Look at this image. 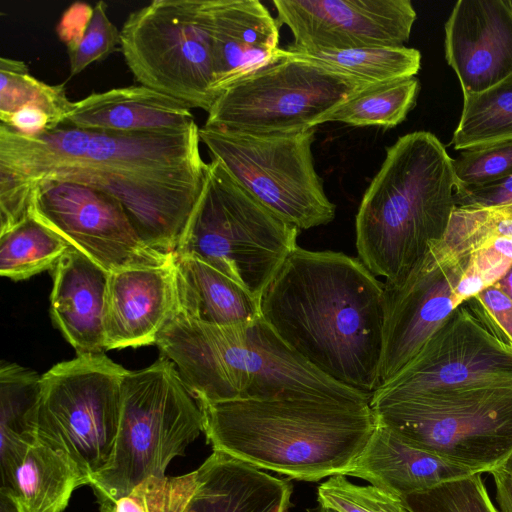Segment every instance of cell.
<instances>
[{"instance_id": "9a60e30c", "label": "cell", "mask_w": 512, "mask_h": 512, "mask_svg": "<svg viewBox=\"0 0 512 512\" xmlns=\"http://www.w3.org/2000/svg\"><path fill=\"white\" fill-rule=\"evenodd\" d=\"M29 215L109 273L161 266L174 256L149 247L115 197L82 183H38L30 191Z\"/></svg>"}, {"instance_id": "7bdbcfd3", "label": "cell", "mask_w": 512, "mask_h": 512, "mask_svg": "<svg viewBox=\"0 0 512 512\" xmlns=\"http://www.w3.org/2000/svg\"><path fill=\"white\" fill-rule=\"evenodd\" d=\"M500 467L512 475V452L508 455Z\"/></svg>"}, {"instance_id": "83f0119b", "label": "cell", "mask_w": 512, "mask_h": 512, "mask_svg": "<svg viewBox=\"0 0 512 512\" xmlns=\"http://www.w3.org/2000/svg\"><path fill=\"white\" fill-rule=\"evenodd\" d=\"M419 90L420 83L415 76L369 84L323 118L321 124L395 127L415 106Z\"/></svg>"}, {"instance_id": "7402d4cb", "label": "cell", "mask_w": 512, "mask_h": 512, "mask_svg": "<svg viewBox=\"0 0 512 512\" xmlns=\"http://www.w3.org/2000/svg\"><path fill=\"white\" fill-rule=\"evenodd\" d=\"M191 108L144 85L91 93L73 102L63 125L123 133H168L195 123Z\"/></svg>"}, {"instance_id": "7c38bea8", "label": "cell", "mask_w": 512, "mask_h": 512, "mask_svg": "<svg viewBox=\"0 0 512 512\" xmlns=\"http://www.w3.org/2000/svg\"><path fill=\"white\" fill-rule=\"evenodd\" d=\"M120 47L140 85L206 112L217 99L207 0H154L132 11Z\"/></svg>"}, {"instance_id": "603a6c76", "label": "cell", "mask_w": 512, "mask_h": 512, "mask_svg": "<svg viewBox=\"0 0 512 512\" xmlns=\"http://www.w3.org/2000/svg\"><path fill=\"white\" fill-rule=\"evenodd\" d=\"M195 490L183 512H286L293 486L226 453L196 469Z\"/></svg>"}, {"instance_id": "ac0fdd59", "label": "cell", "mask_w": 512, "mask_h": 512, "mask_svg": "<svg viewBox=\"0 0 512 512\" xmlns=\"http://www.w3.org/2000/svg\"><path fill=\"white\" fill-rule=\"evenodd\" d=\"M178 313L174 260L161 266L109 273L105 312V350L156 344Z\"/></svg>"}, {"instance_id": "5bb4252c", "label": "cell", "mask_w": 512, "mask_h": 512, "mask_svg": "<svg viewBox=\"0 0 512 512\" xmlns=\"http://www.w3.org/2000/svg\"><path fill=\"white\" fill-rule=\"evenodd\" d=\"M482 387H512V348L493 336L463 303L402 370L373 392L370 406Z\"/></svg>"}, {"instance_id": "277c9868", "label": "cell", "mask_w": 512, "mask_h": 512, "mask_svg": "<svg viewBox=\"0 0 512 512\" xmlns=\"http://www.w3.org/2000/svg\"><path fill=\"white\" fill-rule=\"evenodd\" d=\"M156 345L196 401L314 398L370 404L371 394L343 385L305 361L261 317L212 325L175 317Z\"/></svg>"}, {"instance_id": "60d3db41", "label": "cell", "mask_w": 512, "mask_h": 512, "mask_svg": "<svg viewBox=\"0 0 512 512\" xmlns=\"http://www.w3.org/2000/svg\"><path fill=\"white\" fill-rule=\"evenodd\" d=\"M0 512H20L15 501L8 494L0 491Z\"/></svg>"}, {"instance_id": "cb8c5ba5", "label": "cell", "mask_w": 512, "mask_h": 512, "mask_svg": "<svg viewBox=\"0 0 512 512\" xmlns=\"http://www.w3.org/2000/svg\"><path fill=\"white\" fill-rule=\"evenodd\" d=\"M178 313L226 326L260 319V300L216 268L192 256H173Z\"/></svg>"}, {"instance_id": "ba28073f", "label": "cell", "mask_w": 512, "mask_h": 512, "mask_svg": "<svg viewBox=\"0 0 512 512\" xmlns=\"http://www.w3.org/2000/svg\"><path fill=\"white\" fill-rule=\"evenodd\" d=\"M203 432V415L175 365L165 357L122 381L121 415L109 463L90 485L112 502L145 479L165 476L175 457Z\"/></svg>"}, {"instance_id": "8992f818", "label": "cell", "mask_w": 512, "mask_h": 512, "mask_svg": "<svg viewBox=\"0 0 512 512\" xmlns=\"http://www.w3.org/2000/svg\"><path fill=\"white\" fill-rule=\"evenodd\" d=\"M486 235L466 210L456 207L443 238L400 285L384 283L380 386L402 370L448 316L495 283L505 267L479 251Z\"/></svg>"}, {"instance_id": "ab89813d", "label": "cell", "mask_w": 512, "mask_h": 512, "mask_svg": "<svg viewBox=\"0 0 512 512\" xmlns=\"http://www.w3.org/2000/svg\"><path fill=\"white\" fill-rule=\"evenodd\" d=\"M494 284L512 300V264Z\"/></svg>"}, {"instance_id": "e575fe53", "label": "cell", "mask_w": 512, "mask_h": 512, "mask_svg": "<svg viewBox=\"0 0 512 512\" xmlns=\"http://www.w3.org/2000/svg\"><path fill=\"white\" fill-rule=\"evenodd\" d=\"M119 44L120 31L109 20L106 3L98 1L79 39L67 47L70 76L81 73L93 62L105 59Z\"/></svg>"}, {"instance_id": "f1b7e54d", "label": "cell", "mask_w": 512, "mask_h": 512, "mask_svg": "<svg viewBox=\"0 0 512 512\" xmlns=\"http://www.w3.org/2000/svg\"><path fill=\"white\" fill-rule=\"evenodd\" d=\"M289 52L368 84L413 77L421 67L420 51L406 46H374L336 51Z\"/></svg>"}, {"instance_id": "d590c367", "label": "cell", "mask_w": 512, "mask_h": 512, "mask_svg": "<svg viewBox=\"0 0 512 512\" xmlns=\"http://www.w3.org/2000/svg\"><path fill=\"white\" fill-rule=\"evenodd\" d=\"M458 185L482 187L512 176V141L464 150L454 159Z\"/></svg>"}, {"instance_id": "d6986e66", "label": "cell", "mask_w": 512, "mask_h": 512, "mask_svg": "<svg viewBox=\"0 0 512 512\" xmlns=\"http://www.w3.org/2000/svg\"><path fill=\"white\" fill-rule=\"evenodd\" d=\"M218 97L243 77L281 59L279 23L258 0H207Z\"/></svg>"}, {"instance_id": "8fae6325", "label": "cell", "mask_w": 512, "mask_h": 512, "mask_svg": "<svg viewBox=\"0 0 512 512\" xmlns=\"http://www.w3.org/2000/svg\"><path fill=\"white\" fill-rule=\"evenodd\" d=\"M367 85L283 49L281 59L224 90L204 126L260 135L303 132Z\"/></svg>"}, {"instance_id": "ffe728a7", "label": "cell", "mask_w": 512, "mask_h": 512, "mask_svg": "<svg viewBox=\"0 0 512 512\" xmlns=\"http://www.w3.org/2000/svg\"><path fill=\"white\" fill-rule=\"evenodd\" d=\"M109 272L70 247L52 269L50 313L77 355L104 352Z\"/></svg>"}, {"instance_id": "2e32d148", "label": "cell", "mask_w": 512, "mask_h": 512, "mask_svg": "<svg viewBox=\"0 0 512 512\" xmlns=\"http://www.w3.org/2000/svg\"><path fill=\"white\" fill-rule=\"evenodd\" d=\"M273 5L279 25L293 35L285 49L295 52L401 47L417 19L410 0H273Z\"/></svg>"}, {"instance_id": "44dd1931", "label": "cell", "mask_w": 512, "mask_h": 512, "mask_svg": "<svg viewBox=\"0 0 512 512\" xmlns=\"http://www.w3.org/2000/svg\"><path fill=\"white\" fill-rule=\"evenodd\" d=\"M475 472L416 448L376 418L374 430L345 476L362 478L404 498Z\"/></svg>"}, {"instance_id": "5b68a950", "label": "cell", "mask_w": 512, "mask_h": 512, "mask_svg": "<svg viewBox=\"0 0 512 512\" xmlns=\"http://www.w3.org/2000/svg\"><path fill=\"white\" fill-rule=\"evenodd\" d=\"M454 159L431 132L405 134L384 161L356 215L359 260L385 284H402L440 241L456 208Z\"/></svg>"}, {"instance_id": "74e56055", "label": "cell", "mask_w": 512, "mask_h": 512, "mask_svg": "<svg viewBox=\"0 0 512 512\" xmlns=\"http://www.w3.org/2000/svg\"><path fill=\"white\" fill-rule=\"evenodd\" d=\"M455 203L461 207H503L512 210V176L482 187L457 184Z\"/></svg>"}, {"instance_id": "6da1fadb", "label": "cell", "mask_w": 512, "mask_h": 512, "mask_svg": "<svg viewBox=\"0 0 512 512\" xmlns=\"http://www.w3.org/2000/svg\"><path fill=\"white\" fill-rule=\"evenodd\" d=\"M199 127L123 133L61 125L29 135L0 123V234L29 216L43 181L82 183L121 202L142 240L174 255L203 186Z\"/></svg>"}, {"instance_id": "f546056e", "label": "cell", "mask_w": 512, "mask_h": 512, "mask_svg": "<svg viewBox=\"0 0 512 512\" xmlns=\"http://www.w3.org/2000/svg\"><path fill=\"white\" fill-rule=\"evenodd\" d=\"M70 245L29 215L0 234V275L13 281L53 269Z\"/></svg>"}, {"instance_id": "b9f144b4", "label": "cell", "mask_w": 512, "mask_h": 512, "mask_svg": "<svg viewBox=\"0 0 512 512\" xmlns=\"http://www.w3.org/2000/svg\"><path fill=\"white\" fill-rule=\"evenodd\" d=\"M101 512H114L112 503L108 499H98Z\"/></svg>"}, {"instance_id": "d4e9b609", "label": "cell", "mask_w": 512, "mask_h": 512, "mask_svg": "<svg viewBox=\"0 0 512 512\" xmlns=\"http://www.w3.org/2000/svg\"><path fill=\"white\" fill-rule=\"evenodd\" d=\"M87 484L65 457L36 440L0 491L12 497L20 512H62L73 491Z\"/></svg>"}, {"instance_id": "836d02e7", "label": "cell", "mask_w": 512, "mask_h": 512, "mask_svg": "<svg viewBox=\"0 0 512 512\" xmlns=\"http://www.w3.org/2000/svg\"><path fill=\"white\" fill-rule=\"evenodd\" d=\"M318 503L338 512H410L402 498L373 485H356L340 474L318 487Z\"/></svg>"}, {"instance_id": "484cf974", "label": "cell", "mask_w": 512, "mask_h": 512, "mask_svg": "<svg viewBox=\"0 0 512 512\" xmlns=\"http://www.w3.org/2000/svg\"><path fill=\"white\" fill-rule=\"evenodd\" d=\"M41 376L16 363L0 365L1 480L6 486L28 447L36 439Z\"/></svg>"}, {"instance_id": "4fadbf2b", "label": "cell", "mask_w": 512, "mask_h": 512, "mask_svg": "<svg viewBox=\"0 0 512 512\" xmlns=\"http://www.w3.org/2000/svg\"><path fill=\"white\" fill-rule=\"evenodd\" d=\"M316 129L289 134H250L199 128L200 140L262 204L298 229L330 223L336 212L316 171Z\"/></svg>"}, {"instance_id": "52a82bcc", "label": "cell", "mask_w": 512, "mask_h": 512, "mask_svg": "<svg viewBox=\"0 0 512 512\" xmlns=\"http://www.w3.org/2000/svg\"><path fill=\"white\" fill-rule=\"evenodd\" d=\"M298 230L246 190L220 160L211 158L175 255L200 259L261 300L298 247Z\"/></svg>"}, {"instance_id": "4dcf8cb0", "label": "cell", "mask_w": 512, "mask_h": 512, "mask_svg": "<svg viewBox=\"0 0 512 512\" xmlns=\"http://www.w3.org/2000/svg\"><path fill=\"white\" fill-rule=\"evenodd\" d=\"M23 107L46 112L56 127L63 125L73 107L63 85H49L30 74L20 60L0 58V121Z\"/></svg>"}, {"instance_id": "7a4b0ae2", "label": "cell", "mask_w": 512, "mask_h": 512, "mask_svg": "<svg viewBox=\"0 0 512 512\" xmlns=\"http://www.w3.org/2000/svg\"><path fill=\"white\" fill-rule=\"evenodd\" d=\"M260 308L283 342L329 378L371 395L380 387L384 283L359 259L297 247Z\"/></svg>"}, {"instance_id": "d6a6232c", "label": "cell", "mask_w": 512, "mask_h": 512, "mask_svg": "<svg viewBox=\"0 0 512 512\" xmlns=\"http://www.w3.org/2000/svg\"><path fill=\"white\" fill-rule=\"evenodd\" d=\"M196 470L181 476L149 477L112 502L114 512H183L196 486Z\"/></svg>"}, {"instance_id": "30bf717a", "label": "cell", "mask_w": 512, "mask_h": 512, "mask_svg": "<svg viewBox=\"0 0 512 512\" xmlns=\"http://www.w3.org/2000/svg\"><path fill=\"white\" fill-rule=\"evenodd\" d=\"M127 371L102 352L77 355L41 375L36 439L65 457L89 485L112 457Z\"/></svg>"}, {"instance_id": "9c48e42d", "label": "cell", "mask_w": 512, "mask_h": 512, "mask_svg": "<svg viewBox=\"0 0 512 512\" xmlns=\"http://www.w3.org/2000/svg\"><path fill=\"white\" fill-rule=\"evenodd\" d=\"M372 410L408 444L475 473L512 452V387L433 392Z\"/></svg>"}, {"instance_id": "8d00e7d4", "label": "cell", "mask_w": 512, "mask_h": 512, "mask_svg": "<svg viewBox=\"0 0 512 512\" xmlns=\"http://www.w3.org/2000/svg\"><path fill=\"white\" fill-rule=\"evenodd\" d=\"M464 304L499 341L512 348V300L494 283Z\"/></svg>"}, {"instance_id": "3957f363", "label": "cell", "mask_w": 512, "mask_h": 512, "mask_svg": "<svg viewBox=\"0 0 512 512\" xmlns=\"http://www.w3.org/2000/svg\"><path fill=\"white\" fill-rule=\"evenodd\" d=\"M197 402L213 451L304 481L344 475L376 424L370 404L314 398Z\"/></svg>"}, {"instance_id": "1f68e13d", "label": "cell", "mask_w": 512, "mask_h": 512, "mask_svg": "<svg viewBox=\"0 0 512 512\" xmlns=\"http://www.w3.org/2000/svg\"><path fill=\"white\" fill-rule=\"evenodd\" d=\"M402 499L410 512H498L481 473L444 482Z\"/></svg>"}, {"instance_id": "e0dca14e", "label": "cell", "mask_w": 512, "mask_h": 512, "mask_svg": "<svg viewBox=\"0 0 512 512\" xmlns=\"http://www.w3.org/2000/svg\"><path fill=\"white\" fill-rule=\"evenodd\" d=\"M444 30L445 59L463 95L512 74V0H459Z\"/></svg>"}, {"instance_id": "4316f807", "label": "cell", "mask_w": 512, "mask_h": 512, "mask_svg": "<svg viewBox=\"0 0 512 512\" xmlns=\"http://www.w3.org/2000/svg\"><path fill=\"white\" fill-rule=\"evenodd\" d=\"M512 141V74L494 86L463 95L461 116L450 144L472 150Z\"/></svg>"}, {"instance_id": "f35d334b", "label": "cell", "mask_w": 512, "mask_h": 512, "mask_svg": "<svg viewBox=\"0 0 512 512\" xmlns=\"http://www.w3.org/2000/svg\"><path fill=\"white\" fill-rule=\"evenodd\" d=\"M494 480L496 499L501 512H512V475L501 467L489 472Z\"/></svg>"}, {"instance_id": "ee69618b", "label": "cell", "mask_w": 512, "mask_h": 512, "mask_svg": "<svg viewBox=\"0 0 512 512\" xmlns=\"http://www.w3.org/2000/svg\"><path fill=\"white\" fill-rule=\"evenodd\" d=\"M307 512H338V511L318 503V505L316 507L309 509Z\"/></svg>"}]
</instances>
